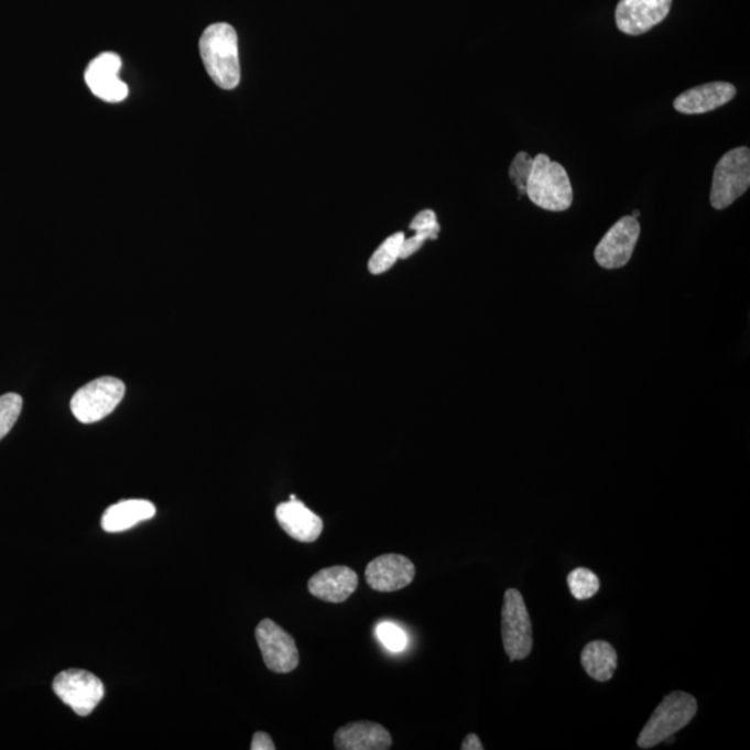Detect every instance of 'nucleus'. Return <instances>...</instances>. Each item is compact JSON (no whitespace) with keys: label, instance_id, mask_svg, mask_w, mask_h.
Here are the masks:
<instances>
[{"label":"nucleus","instance_id":"20e7f679","mask_svg":"<svg viewBox=\"0 0 750 750\" xmlns=\"http://www.w3.org/2000/svg\"><path fill=\"white\" fill-rule=\"evenodd\" d=\"M750 186V151L741 146L731 149L718 161L713 174L710 204L725 210L747 193Z\"/></svg>","mask_w":750,"mask_h":750},{"label":"nucleus","instance_id":"bb28decb","mask_svg":"<svg viewBox=\"0 0 750 750\" xmlns=\"http://www.w3.org/2000/svg\"><path fill=\"white\" fill-rule=\"evenodd\" d=\"M482 743L477 733H468L465 741L461 743V750H482Z\"/></svg>","mask_w":750,"mask_h":750},{"label":"nucleus","instance_id":"2eb2a0df","mask_svg":"<svg viewBox=\"0 0 750 750\" xmlns=\"http://www.w3.org/2000/svg\"><path fill=\"white\" fill-rule=\"evenodd\" d=\"M737 89L730 83H709L699 85L674 100V109L683 115H704L721 108L736 98Z\"/></svg>","mask_w":750,"mask_h":750},{"label":"nucleus","instance_id":"4be33fe9","mask_svg":"<svg viewBox=\"0 0 750 750\" xmlns=\"http://www.w3.org/2000/svg\"><path fill=\"white\" fill-rule=\"evenodd\" d=\"M376 635L381 641L388 651L401 652L407 645V637L401 627L392 624V622H381L377 626Z\"/></svg>","mask_w":750,"mask_h":750},{"label":"nucleus","instance_id":"f3484780","mask_svg":"<svg viewBox=\"0 0 750 750\" xmlns=\"http://www.w3.org/2000/svg\"><path fill=\"white\" fill-rule=\"evenodd\" d=\"M156 514V508L149 500L131 499L113 504L106 509L102 518V529L106 533H122L142 521L151 520Z\"/></svg>","mask_w":750,"mask_h":750},{"label":"nucleus","instance_id":"aec40b11","mask_svg":"<svg viewBox=\"0 0 750 750\" xmlns=\"http://www.w3.org/2000/svg\"><path fill=\"white\" fill-rule=\"evenodd\" d=\"M568 588L574 598L587 600L594 598L599 593L600 581L594 572L588 568L578 567L567 576Z\"/></svg>","mask_w":750,"mask_h":750},{"label":"nucleus","instance_id":"f8f14e48","mask_svg":"<svg viewBox=\"0 0 750 750\" xmlns=\"http://www.w3.org/2000/svg\"><path fill=\"white\" fill-rule=\"evenodd\" d=\"M366 581L377 593H395L409 587L416 576L411 558L398 553L376 557L366 567Z\"/></svg>","mask_w":750,"mask_h":750},{"label":"nucleus","instance_id":"4468645a","mask_svg":"<svg viewBox=\"0 0 750 750\" xmlns=\"http://www.w3.org/2000/svg\"><path fill=\"white\" fill-rule=\"evenodd\" d=\"M275 518L291 539L305 544L316 542L323 533L324 523L320 515L313 513L297 499L280 503L275 509Z\"/></svg>","mask_w":750,"mask_h":750},{"label":"nucleus","instance_id":"423d86ee","mask_svg":"<svg viewBox=\"0 0 750 750\" xmlns=\"http://www.w3.org/2000/svg\"><path fill=\"white\" fill-rule=\"evenodd\" d=\"M124 393V382L116 377H102L79 388L72 399V412L79 423L100 422L119 406Z\"/></svg>","mask_w":750,"mask_h":750},{"label":"nucleus","instance_id":"f257e3e1","mask_svg":"<svg viewBox=\"0 0 750 750\" xmlns=\"http://www.w3.org/2000/svg\"><path fill=\"white\" fill-rule=\"evenodd\" d=\"M202 61L213 83L221 89H233L241 81L238 35L233 26L217 23L207 26L200 36Z\"/></svg>","mask_w":750,"mask_h":750},{"label":"nucleus","instance_id":"b1692460","mask_svg":"<svg viewBox=\"0 0 750 750\" xmlns=\"http://www.w3.org/2000/svg\"><path fill=\"white\" fill-rule=\"evenodd\" d=\"M411 228L414 232L423 233L427 239L438 238L441 231V226L438 220H436V215L433 210L420 211L416 217L413 218Z\"/></svg>","mask_w":750,"mask_h":750},{"label":"nucleus","instance_id":"7ed1b4c3","mask_svg":"<svg viewBox=\"0 0 750 750\" xmlns=\"http://www.w3.org/2000/svg\"><path fill=\"white\" fill-rule=\"evenodd\" d=\"M698 711V702L693 695L674 691L654 709L645 727L638 737V747L651 749L666 741L688 726Z\"/></svg>","mask_w":750,"mask_h":750},{"label":"nucleus","instance_id":"f03ea898","mask_svg":"<svg viewBox=\"0 0 750 750\" xmlns=\"http://www.w3.org/2000/svg\"><path fill=\"white\" fill-rule=\"evenodd\" d=\"M525 195L535 206L547 211H565L573 204V186L566 169L552 162L545 153L534 157L526 181Z\"/></svg>","mask_w":750,"mask_h":750},{"label":"nucleus","instance_id":"a211bd4d","mask_svg":"<svg viewBox=\"0 0 750 750\" xmlns=\"http://www.w3.org/2000/svg\"><path fill=\"white\" fill-rule=\"evenodd\" d=\"M581 663L590 678L606 683L616 673V649L606 641L589 642L581 653Z\"/></svg>","mask_w":750,"mask_h":750},{"label":"nucleus","instance_id":"39448f33","mask_svg":"<svg viewBox=\"0 0 750 750\" xmlns=\"http://www.w3.org/2000/svg\"><path fill=\"white\" fill-rule=\"evenodd\" d=\"M502 640L510 662L524 661L533 651V624L523 595L515 588L504 593Z\"/></svg>","mask_w":750,"mask_h":750},{"label":"nucleus","instance_id":"5701e85b","mask_svg":"<svg viewBox=\"0 0 750 750\" xmlns=\"http://www.w3.org/2000/svg\"><path fill=\"white\" fill-rule=\"evenodd\" d=\"M534 159L526 152H519L510 166L509 175L513 184L518 186L520 198L525 195L526 181L530 178Z\"/></svg>","mask_w":750,"mask_h":750},{"label":"nucleus","instance_id":"412c9836","mask_svg":"<svg viewBox=\"0 0 750 750\" xmlns=\"http://www.w3.org/2000/svg\"><path fill=\"white\" fill-rule=\"evenodd\" d=\"M23 409V398L18 393H7L0 396V441L10 433L20 417Z\"/></svg>","mask_w":750,"mask_h":750},{"label":"nucleus","instance_id":"ddd939ff","mask_svg":"<svg viewBox=\"0 0 750 750\" xmlns=\"http://www.w3.org/2000/svg\"><path fill=\"white\" fill-rule=\"evenodd\" d=\"M359 585V577L348 566H333L323 568L308 578V593L328 604H343L355 594Z\"/></svg>","mask_w":750,"mask_h":750},{"label":"nucleus","instance_id":"cd10ccee","mask_svg":"<svg viewBox=\"0 0 750 750\" xmlns=\"http://www.w3.org/2000/svg\"><path fill=\"white\" fill-rule=\"evenodd\" d=\"M640 215H641L640 210H635L634 213H632V217L634 218L640 217Z\"/></svg>","mask_w":750,"mask_h":750},{"label":"nucleus","instance_id":"9b49d317","mask_svg":"<svg viewBox=\"0 0 750 750\" xmlns=\"http://www.w3.org/2000/svg\"><path fill=\"white\" fill-rule=\"evenodd\" d=\"M673 0H620L616 23L621 33L642 35L661 24L672 9Z\"/></svg>","mask_w":750,"mask_h":750},{"label":"nucleus","instance_id":"1a4fd4ad","mask_svg":"<svg viewBox=\"0 0 750 750\" xmlns=\"http://www.w3.org/2000/svg\"><path fill=\"white\" fill-rule=\"evenodd\" d=\"M641 236L638 218L626 216L620 218L595 249V260L600 268L616 270L630 262L632 253Z\"/></svg>","mask_w":750,"mask_h":750},{"label":"nucleus","instance_id":"dca6fc26","mask_svg":"<svg viewBox=\"0 0 750 750\" xmlns=\"http://www.w3.org/2000/svg\"><path fill=\"white\" fill-rule=\"evenodd\" d=\"M334 747L338 750H388L392 747V737L379 722H350L335 733Z\"/></svg>","mask_w":750,"mask_h":750},{"label":"nucleus","instance_id":"0eeeda50","mask_svg":"<svg viewBox=\"0 0 750 750\" xmlns=\"http://www.w3.org/2000/svg\"><path fill=\"white\" fill-rule=\"evenodd\" d=\"M53 691L57 698L70 706L78 716H88L105 696V686L97 675L70 669L56 675Z\"/></svg>","mask_w":750,"mask_h":750},{"label":"nucleus","instance_id":"6ab92c4d","mask_svg":"<svg viewBox=\"0 0 750 750\" xmlns=\"http://www.w3.org/2000/svg\"><path fill=\"white\" fill-rule=\"evenodd\" d=\"M404 238L406 237H404L403 232H396L380 244V248L372 253L369 262L371 274L380 275L385 273L398 262V259H401Z\"/></svg>","mask_w":750,"mask_h":750},{"label":"nucleus","instance_id":"9d476101","mask_svg":"<svg viewBox=\"0 0 750 750\" xmlns=\"http://www.w3.org/2000/svg\"><path fill=\"white\" fill-rule=\"evenodd\" d=\"M121 57L113 52H105L89 63L85 72L87 83L95 97L109 104H120L129 97V87L120 79Z\"/></svg>","mask_w":750,"mask_h":750},{"label":"nucleus","instance_id":"a878e982","mask_svg":"<svg viewBox=\"0 0 750 750\" xmlns=\"http://www.w3.org/2000/svg\"><path fill=\"white\" fill-rule=\"evenodd\" d=\"M252 750H275V744L273 739L265 732H257L253 736L252 744H250Z\"/></svg>","mask_w":750,"mask_h":750},{"label":"nucleus","instance_id":"6e6552de","mask_svg":"<svg viewBox=\"0 0 750 750\" xmlns=\"http://www.w3.org/2000/svg\"><path fill=\"white\" fill-rule=\"evenodd\" d=\"M254 635L265 666L271 672L289 674L300 666V651L294 638L276 622L270 619L260 621Z\"/></svg>","mask_w":750,"mask_h":750},{"label":"nucleus","instance_id":"393cba45","mask_svg":"<svg viewBox=\"0 0 750 750\" xmlns=\"http://www.w3.org/2000/svg\"><path fill=\"white\" fill-rule=\"evenodd\" d=\"M425 241H428L427 237L419 232L414 233V236L411 238H404L401 250V259L413 257V254L423 247Z\"/></svg>","mask_w":750,"mask_h":750}]
</instances>
